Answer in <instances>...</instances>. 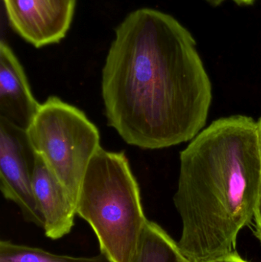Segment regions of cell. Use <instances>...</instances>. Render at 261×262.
Listing matches in <instances>:
<instances>
[{
    "instance_id": "6da1fadb",
    "label": "cell",
    "mask_w": 261,
    "mask_h": 262,
    "mask_svg": "<svg viewBox=\"0 0 261 262\" xmlns=\"http://www.w3.org/2000/svg\"><path fill=\"white\" fill-rule=\"evenodd\" d=\"M110 127L131 146L159 149L203 130L212 86L191 32L152 8L132 11L116 26L101 83Z\"/></svg>"
},
{
    "instance_id": "7a4b0ae2",
    "label": "cell",
    "mask_w": 261,
    "mask_h": 262,
    "mask_svg": "<svg viewBox=\"0 0 261 262\" xmlns=\"http://www.w3.org/2000/svg\"><path fill=\"white\" fill-rule=\"evenodd\" d=\"M260 177V129L251 117L216 120L190 140L173 201L182 222L178 244L191 261L235 251L254 218Z\"/></svg>"
},
{
    "instance_id": "3957f363",
    "label": "cell",
    "mask_w": 261,
    "mask_h": 262,
    "mask_svg": "<svg viewBox=\"0 0 261 262\" xmlns=\"http://www.w3.org/2000/svg\"><path fill=\"white\" fill-rule=\"evenodd\" d=\"M77 215L87 222L101 253L112 262H131L149 220L140 190L124 152L100 147L86 171Z\"/></svg>"
},
{
    "instance_id": "277c9868",
    "label": "cell",
    "mask_w": 261,
    "mask_h": 262,
    "mask_svg": "<svg viewBox=\"0 0 261 262\" xmlns=\"http://www.w3.org/2000/svg\"><path fill=\"white\" fill-rule=\"evenodd\" d=\"M27 134L35 152L77 201L87 167L101 147L96 126L78 107L51 96Z\"/></svg>"
},
{
    "instance_id": "5b68a950",
    "label": "cell",
    "mask_w": 261,
    "mask_h": 262,
    "mask_svg": "<svg viewBox=\"0 0 261 262\" xmlns=\"http://www.w3.org/2000/svg\"><path fill=\"white\" fill-rule=\"evenodd\" d=\"M37 154L27 130L0 118V189L6 200L15 203L25 221L43 227L35 200L33 178Z\"/></svg>"
},
{
    "instance_id": "8992f818",
    "label": "cell",
    "mask_w": 261,
    "mask_h": 262,
    "mask_svg": "<svg viewBox=\"0 0 261 262\" xmlns=\"http://www.w3.org/2000/svg\"><path fill=\"white\" fill-rule=\"evenodd\" d=\"M78 0H3L12 29L34 47L58 44L73 23Z\"/></svg>"
},
{
    "instance_id": "52a82bcc",
    "label": "cell",
    "mask_w": 261,
    "mask_h": 262,
    "mask_svg": "<svg viewBox=\"0 0 261 262\" xmlns=\"http://www.w3.org/2000/svg\"><path fill=\"white\" fill-rule=\"evenodd\" d=\"M19 60L6 41L0 42V118L28 130L39 110Z\"/></svg>"
},
{
    "instance_id": "ba28073f",
    "label": "cell",
    "mask_w": 261,
    "mask_h": 262,
    "mask_svg": "<svg viewBox=\"0 0 261 262\" xmlns=\"http://www.w3.org/2000/svg\"><path fill=\"white\" fill-rule=\"evenodd\" d=\"M33 190L46 236L57 240L70 233L77 215L76 200L49 170L38 154Z\"/></svg>"
},
{
    "instance_id": "9c48e42d",
    "label": "cell",
    "mask_w": 261,
    "mask_h": 262,
    "mask_svg": "<svg viewBox=\"0 0 261 262\" xmlns=\"http://www.w3.org/2000/svg\"><path fill=\"white\" fill-rule=\"evenodd\" d=\"M131 262H193L157 223L148 221Z\"/></svg>"
},
{
    "instance_id": "30bf717a",
    "label": "cell",
    "mask_w": 261,
    "mask_h": 262,
    "mask_svg": "<svg viewBox=\"0 0 261 262\" xmlns=\"http://www.w3.org/2000/svg\"><path fill=\"white\" fill-rule=\"evenodd\" d=\"M0 262H112L104 254L92 257L57 255L39 248L2 240Z\"/></svg>"
},
{
    "instance_id": "8fae6325",
    "label": "cell",
    "mask_w": 261,
    "mask_h": 262,
    "mask_svg": "<svg viewBox=\"0 0 261 262\" xmlns=\"http://www.w3.org/2000/svg\"><path fill=\"white\" fill-rule=\"evenodd\" d=\"M259 129H260V147H261V117L258 121ZM254 219L255 221V235L261 244V177L258 193L256 200L255 206L254 210Z\"/></svg>"
},
{
    "instance_id": "7c38bea8",
    "label": "cell",
    "mask_w": 261,
    "mask_h": 262,
    "mask_svg": "<svg viewBox=\"0 0 261 262\" xmlns=\"http://www.w3.org/2000/svg\"><path fill=\"white\" fill-rule=\"evenodd\" d=\"M201 262H249L242 258L240 255L238 254L236 251L230 252L227 255H222V256L216 257V258H210V259L205 260Z\"/></svg>"
},
{
    "instance_id": "4fadbf2b",
    "label": "cell",
    "mask_w": 261,
    "mask_h": 262,
    "mask_svg": "<svg viewBox=\"0 0 261 262\" xmlns=\"http://www.w3.org/2000/svg\"><path fill=\"white\" fill-rule=\"evenodd\" d=\"M231 1L234 2L238 6H252L255 3L256 0H231Z\"/></svg>"
},
{
    "instance_id": "5bb4252c",
    "label": "cell",
    "mask_w": 261,
    "mask_h": 262,
    "mask_svg": "<svg viewBox=\"0 0 261 262\" xmlns=\"http://www.w3.org/2000/svg\"><path fill=\"white\" fill-rule=\"evenodd\" d=\"M205 1L208 2L211 6H220L225 0H205Z\"/></svg>"
}]
</instances>
